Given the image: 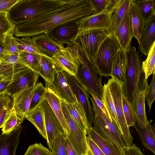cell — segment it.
I'll use <instances>...</instances> for the list:
<instances>
[{"instance_id": "41", "label": "cell", "mask_w": 155, "mask_h": 155, "mask_svg": "<svg viewBox=\"0 0 155 155\" xmlns=\"http://www.w3.org/2000/svg\"><path fill=\"white\" fill-rule=\"evenodd\" d=\"M16 26V24L9 19L8 14L0 12V39L14 30Z\"/></svg>"}, {"instance_id": "7", "label": "cell", "mask_w": 155, "mask_h": 155, "mask_svg": "<svg viewBox=\"0 0 155 155\" xmlns=\"http://www.w3.org/2000/svg\"><path fill=\"white\" fill-rule=\"evenodd\" d=\"M112 34L110 30L94 29L79 31L73 41L84 53L89 60L93 61L101 45Z\"/></svg>"}, {"instance_id": "42", "label": "cell", "mask_w": 155, "mask_h": 155, "mask_svg": "<svg viewBox=\"0 0 155 155\" xmlns=\"http://www.w3.org/2000/svg\"><path fill=\"white\" fill-rule=\"evenodd\" d=\"M12 96L7 94H0V128L2 127L4 118L12 106Z\"/></svg>"}, {"instance_id": "30", "label": "cell", "mask_w": 155, "mask_h": 155, "mask_svg": "<svg viewBox=\"0 0 155 155\" xmlns=\"http://www.w3.org/2000/svg\"><path fill=\"white\" fill-rule=\"evenodd\" d=\"M131 1L120 0L114 11L110 31L112 34L115 36L122 21L128 11Z\"/></svg>"}, {"instance_id": "47", "label": "cell", "mask_w": 155, "mask_h": 155, "mask_svg": "<svg viewBox=\"0 0 155 155\" xmlns=\"http://www.w3.org/2000/svg\"><path fill=\"white\" fill-rule=\"evenodd\" d=\"M95 8L96 13L104 10L109 5L112 0H91Z\"/></svg>"}, {"instance_id": "29", "label": "cell", "mask_w": 155, "mask_h": 155, "mask_svg": "<svg viewBox=\"0 0 155 155\" xmlns=\"http://www.w3.org/2000/svg\"><path fill=\"white\" fill-rule=\"evenodd\" d=\"M67 104L71 116L82 130L87 134L90 128L85 112L81 104L77 101L74 104Z\"/></svg>"}, {"instance_id": "3", "label": "cell", "mask_w": 155, "mask_h": 155, "mask_svg": "<svg viewBox=\"0 0 155 155\" xmlns=\"http://www.w3.org/2000/svg\"><path fill=\"white\" fill-rule=\"evenodd\" d=\"M70 45L81 63L75 77L89 94L91 92H93L101 99L103 94L101 77L98 78V74L94 65L84 51L73 44Z\"/></svg>"}, {"instance_id": "4", "label": "cell", "mask_w": 155, "mask_h": 155, "mask_svg": "<svg viewBox=\"0 0 155 155\" xmlns=\"http://www.w3.org/2000/svg\"><path fill=\"white\" fill-rule=\"evenodd\" d=\"M127 67L124 81L123 83L125 95L130 102L133 97L148 84L141 87L142 66L139 53L135 47L131 46L127 52Z\"/></svg>"}, {"instance_id": "36", "label": "cell", "mask_w": 155, "mask_h": 155, "mask_svg": "<svg viewBox=\"0 0 155 155\" xmlns=\"http://www.w3.org/2000/svg\"><path fill=\"white\" fill-rule=\"evenodd\" d=\"M141 66L146 80H147L150 75L155 73V41L150 50L146 59L142 63Z\"/></svg>"}, {"instance_id": "35", "label": "cell", "mask_w": 155, "mask_h": 155, "mask_svg": "<svg viewBox=\"0 0 155 155\" xmlns=\"http://www.w3.org/2000/svg\"><path fill=\"white\" fill-rule=\"evenodd\" d=\"M103 90V97L101 100L107 110L110 118L112 120H114L119 127L113 100L107 84H104Z\"/></svg>"}, {"instance_id": "50", "label": "cell", "mask_w": 155, "mask_h": 155, "mask_svg": "<svg viewBox=\"0 0 155 155\" xmlns=\"http://www.w3.org/2000/svg\"><path fill=\"white\" fill-rule=\"evenodd\" d=\"M122 152L124 155H145L135 144L129 147H125L123 149Z\"/></svg>"}, {"instance_id": "22", "label": "cell", "mask_w": 155, "mask_h": 155, "mask_svg": "<svg viewBox=\"0 0 155 155\" xmlns=\"http://www.w3.org/2000/svg\"><path fill=\"white\" fill-rule=\"evenodd\" d=\"M155 41V15H153L145 25L139 43V49L147 55L150 50Z\"/></svg>"}, {"instance_id": "26", "label": "cell", "mask_w": 155, "mask_h": 155, "mask_svg": "<svg viewBox=\"0 0 155 155\" xmlns=\"http://www.w3.org/2000/svg\"><path fill=\"white\" fill-rule=\"evenodd\" d=\"M128 12L131 21L133 37L137 40L139 43L144 28L145 23L139 7L134 0H131Z\"/></svg>"}, {"instance_id": "28", "label": "cell", "mask_w": 155, "mask_h": 155, "mask_svg": "<svg viewBox=\"0 0 155 155\" xmlns=\"http://www.w3.org/2000/svg\"><path fill=\"white\" fill-rule=\"evenodd\" d=\"M25 119L31 122L39 133L47 140L44 115L40 105L29 110L25 114Z\"/></svg>"}, {"instance_id": "32", "label": "cell", "mask_w": 155, "mask_h": 155, "mask_svg": "<svg viewBox=\"0 0 155 155\" xmlns=\"http://www.w3.org/2000/svg\"><path fill=\"white\" fill-rule=\"evenodd\" d=\"M12 31L0 39V56L6 54H18L19 51Z\"/></svg>"}, {"instance_id": "33", "label": "cell", "mask_w": 155, "mask_h": 155, "mask_svg": "<svg viewBox=\"0 0 155 155\" xmlns=\"http://www.w3.org/2000/svg\"><path fill=\"white\" fill-rule=\"evenodd\" d=\"M151 121H148L147 127L144 128L140 127L137 122L134 127L140 136L143 146L155 155V140L150 130Z\"/></svg>"}, {"instance_id": "6", "label": "cell", "mask_w": 155, "mask_h": 155, "mask_svg": "<svg viewBox=\"0 0 155 155\" xmlns=\"http://www.w3.org/2000/svg\"><path fill=\"white\" fill-rule=\"evenodd\" d=\"M121 49L116 37L112 34L102 43L92 61L100 77L111 76L114 60Z\"/></svg>"}, {"instance_id": "44", "label": "cell", "mask_w": 155, "mask_h": 155, "mask_svg": "<svg viewBox=\"0 0 155 155\" xmlns=\"http://www.w3.org/2000/svg\"><path fill=\"white\" fill-rule=\"evenodd\" d=\"M50 152L41 143H35L29 146L24 155H50Z\"/></svg>"}, {"instance_id": "9", "label": "cell", "mask_w": 155, "mask_h": 155, "mask_svg": "<svg viewBox=\"0 0 155 155\" xmlns=\"http://www.w3.org/2000/svg\"><path fill=\"white\" fill-rule=\"evenodd\" d=\"M120 0H112L109 5L103 11L78 20L77 23L79 31L99 29H107L110 31L113 13Z\"/></svg>"}, {"instance_id": "43", "label": "cell", "mask_w": 155, "mask_h": 155, "mask_svg": "<svg viewBox=\"0 0 155 155\" xmlns=\"http://www.w3.org/2000/svg\"><path fill=\"white\" fill-rule=\"evenodd\" d=\"M65 136L60 134L55 138L52 151L54 155H67Z\"/></svg>"}, {"instance_id": "37", "label": "cell", "mask_w": 155, "mask_h": 155, "mask_svg": "<svg viewBox=\"0 0 155 155\" xmlns=\"http://www.w3.org/2000/svg\"><path fill=\"white\" fill-rule=\"evenodd\" d=\"M122 105L124 114L127 126L134 127L137 122L136 117L131 102L125 93L122 97Z\"/></svg>"}, {"instance_id": "34", "label": "cell", "mask_w": 155, "mask_h": 155, "mask_svg": "<svg viewBox=\"0 0 155 155\" xmlns=\"http://www.w3.org/2000/svg\"><path fill=\"white\" fill-rule=\"evenodd\" d=\"M15 38L17 41L18 48L20 51L38 54L48 58H51L43 52L38 48L31 38L27 37L20 38L17 37H15Z\"/></svg>"}, {"instance_id": "51", "label": "cell", "mask_w": 155, "mask_h": 155, "mask_svg": "<svg viewBox=\"0 0 155 155\" xmlns=\"http://www.w3.org/2000/svg\"><path fill=\"white\" fill-rule=\"evenodd\" d=\"M90 94L91 95V97H92L96 105L101 109L107 116L109 118L107 110L101 100L93 92H91Z\"/></svg>"}, {"instance_id": "17", "label": "cell", "mask_w": 155, "mask_h": 155, "mask_svg": "<svg viewBox=\"0 0 155 155\" xmlns=\"http://www.w3.org/2000/svg\"><path fill=\"white\" fill-rule=\"evenodd\" d=\"M37 84L32 86H27L12 96L13 99L12 107L15 109L17 114L23 120L25 119V114L29 110Z\"/></svg>"}, {"instance_id": "8", "label": "cell", "mask_w": 155, "mask_h": 155, "mask_svg": "<svg viewBox=\"0 0 155 155\" xmlns=\"http://www.w3.org/2000/svg\"><path fill=\"white\" fill-rule=\"evenodd\" d=\"M110 91L114 102L116 113L123 140L125 146L133 145V138L124 117L122 105V97L124 94L123 83L111 77L107 83Z\"/></svg>"}, {"instance_id": "52", "label": "cell", "mask_w": 155, "mask_h": 155, "mask_svg": "<svg viewBox=\"0 0 155 155\" xmlns=\"http://www.w3.org/2000/svg\"><path fill=\"white\" fill-rule=\"evenodd\" d=\"M65 141L67 155H78L67 135L65 137ZM89 155H91L89 153Z\"/></svg>"}, {"instance_id": "19", "label": "cell", "mask_w": 155, "mask_h": 155, "mask_svg": "<svg viewBox=\"0 0 155 155\" xmlns=\"http://www.w3.org/2000/svg\"><path fill=\"white\" fill-rule=\"evenodd\" d=\"M31 38L38 48L51 58L65 48L64 45L53 40L49 34H43Z\"/></svg>"}, {"instance_id": "12", "label": "cell", "mask_w": 155, "mask_h": 155, "mask_svg": "<svg viewBox=\"0 0 155 155\" xmlns=\"http://www.w3.org/2000/svg\"><path fill=\"white\" fill-rule=\"evenodd\" d=\"M64 74L71 90L77 100L81 104L85 112L89 128L92 127L94 119L92 107L90 101V96L75 76L64 71Z\"/></svg>"}, {"instance_id": "5", "label": "cell", "mask_w": 155, "mask_h": 155, "mask_svg": "<svg viewBox=\"0 0 155 155\" xmlns=\"http://www.w3.org/2000/svg\"><path fill=\"white\" fill-rule=\"evenodd\" d=\"M90 99L94 114L92 127L102 137L122 150L126 146L119 127L114 120H112L96 105L91 97Z\"/></svg>"}, {"instance_id": "13", "label": "cell", "mask_w": 155, "mask_h": 155, "mask_svg": "<svg viewBox=\"0 0 155 155\" xmlns=\"http://www.w3.org/2000/svg\"><path fill=\"white\" fill-rule=\"evenodd\" d=\"M53 61L63 71L75 76L80 62L74 51L69 46L61 50L51 58Z\"/></svg>"}, {"instance_id": "46", "label": "cell", "mask_w": 155, "mask_h": 155, "mask_svg": "<svg viewBox=\"0 0 155 155\" xmlns=\"http://www.w3.org/2000/svg\"><path fill=\"white\" fill-rule=\"evenodd\" d=\"M146 98L150 110L152 104L155 100V73L153 74V77L150 84L149 86Z\"/></svg>"}, {"instance_id": "39", "label": "cell", "mask_w": 155, "mask_h": 155, "mask_svg": "<svg viewBox=\"0 0 155 155\" xmlns=\"http://www.w3.org/2000/svg\"><path fill=\"white\" fill-rule=\"evenodd\" d=\"M153 2L154 0H134L139 7L145 25L153 15Z\"/></svg>"}, {"instance_id": "18", "label": "cell", "mask_w": 155, "mask_h": 155, "mask_svg": "<svg viewBox=\"0 0 155 155\" xmlns=\"http://www.w3.org/2000/svg\"><path fill=\"white\" fill-rule=\"evenodd\" d=\"M148 87V84L133 97L131 102L136 117L137 123L142 128H146L148 122L145 108V100Z\"/></svg>"}, {"instance_id": "49", "label": "cell", "mask_w": 155, "mask_h": 155, "mask_svg": "<svg viewBox=\"0 0 155 155\" xmlns=\"http://www.w3.org/2000/svg\"><path fill=\"white\" fill-rule=\"evenodd\" d=\"M87 141L89 153L91 155H106L97 144L88 136Z\"/></svg>"}, {"instance_id": "40", "label": "cell", "mask_w": 155, "mask_h": 155, "mask_svg": "<svg viewBox=\"0 0 155 155\" xmlns=\"http://www.w3.org/2000/svg\"><path fill=\"white\" fill-rule=\"evenodd\" d=\"M46 90V87L44 86L41 82L37 84L35 88L29 110L40 105L41 103L45 100Z\"/></svg>"}, {"instance_id": "48", "label": "cell", "mask_w": 155, "mask_h": 155, "mask_svg": "<svg viewBox=\"0 0 155 155\" xmlns=\"http://www.w3.org/2000/svg\"><path fill=\"white\" fill-rule=\"evenodd\" d=\"M20 0H0V12L8 14L11 8Z\"/></svg>"}, {"instance_id": "54", "label": "cell", "mask_w": 155, "mask_h": 155, "mask_svg": "<svg viewBox=\"0 0 155 155\" xmlns=\"http://www.w3.org/2000/svg\"><path fill=\"white\" fill-rule=\"evenodd\" d=\"M150 130L151 134L155 140V123L153 125H151Z\"/></svg>"}, {"instance_id": "20", "label": "cell", "mask_w": 155, "mask_h": 155, "mask_svg": "<svg viewBox=\"0 0 155 155\" xmlns=\"http://www.w3.org/2000/svg\"><path fill=\"white\" fill-rule=\"evenodd\" d=\"M115 36L121 49L126 52H128L131 47V40L133 37L132 25L128 11L122 21Z\"/></svg>"}, {"instance_id": "45", "label": "cell", "mask_w": 155, "mask_h": 155, "mask_svg": "<svg viewBox=\"0 0 155 155\" xmlns=\"http://www.w3.org/2000/svg\"><path fill=\"white\" fill-rule=\"evenodd\" d=\"M19 63H21L18 54H6L0 56V66L12 65Z\"/></svg>"}, {"instance_id": "55", "label": "cell", "mask_w": 155, "mask_h": 155, "mask_svg": "<svg viewBox=\"0 0 155 155\" xmlns=\"http://www.w3.org/2000/svg\"><path fill=\"white\" fill-rule=\"evenodd\" d=\"M153 8V15H155V0H154Z\"/></svg>"}, {"instance_id": "14", "label": "cell", "mask_w": 155, "mask_h": 155, "mask_svg": "<svg viewBox=\"0 0 155 155\" xmlns=\"http://www.w3.org/2000/svg\"><path fill=\"white\" fill-rule=\"evenodd\" d=\"M39 75L30 68L27 67L11 79L6 94L12 96L27 86H32L37 83Z\"/></svg>"}, {"instance_id": "2", "label": "cell", "mask_w": 155, "mask_h": 155, "mask_svg": "<svg viewBox=\"0 0 155 155\" xmlns=\"http://www.w3.org/2000/svg\"><path fill=\"white\" fill-rule=\"evenodd\" d=\"M67 0H20L8 13L10 20L16 25L46 12L57 9Z\"/></svg>"}, {"instance_id": "27", "label": "cell", "mask_w": 155, "mask_h": 155, "mask_svg": "<svg viewBox=\"0 0 155 155\" xmlns=\"http://www.w3.org/2000/svg\"><path fill=\"white\" fill-rule=\"evenodd\" d=\"M127 52L122 49L117 54L113 65L111 76L124 82L127 67Z\"/></svg>"}, {"instance_id": "24", "label": "cell", "mask_w": 155, "mask_h": 155, "mask_svg": "<svg viewBox=\"0 0 155 155\" xmlns=\"http://www.w3.org/2000/svg\"><path fill=\"white\" fill-rule=\"evenodd\" d=\"M46 87H47V90L45 99L48 102L59 120L64 130L66 135H67L69 137L71 135L70 132L66 123L62 110L61 99L51 88L47 86Z\"/></svg>"}, {"instance_id": "1", "label": "cell", "mask_w": 155, "mask_h": 155, "mask_svg": "<svg viewBox=\"0 0 155 155\" xmlns=\"http://www.w3.org/2000/svg\"><path fill=\"white\" fill-rule=\"evenodd\" d=\"M96 13L91 0H67L61 7L16 25L14 35L16 37H32L48 34L62 23L78 21Z\"/></svg>"}, {"instance_id": "16", "label": "cell", "mask_w": 155, "mask_h": 155, "mask_svg": "<svg viewBox=\"0 0 155 155\" xmlns=\"http://www.w3.org/2000/svg\"><path fill=\"white\" fill-rule=\"evenodd\" d=\"M45 84L46 86L51 88L67 103L74 104L77 101L76 97L67 82L64 71L57 72L55 73L52 84Z\"/></svg>"}, {"instance_id": "10", "label": "cell", "mask_w": 155, "mask_h": 155, "mask_svg": "<svg viewBox=\"0 0 155 155\" xmlns=\"http://www.w3.org/2000/svg\"><path fill=\"white\" fill-rule=\"evenodd\" d=\"M61 104L64 116L70 132V137H68L74 149L78 155H89L87 134L82 130L71 116L66 103L61 99Z\"/></svg>"}, {"instance_id": "25", "label": "cell", "mask_w": 155, "mask_h": 155, "mask_svg": "<svg viewBox=\"0 0 155 155\" xmlns=\"http://www.w3.org/2000/svg\"><path fill=\"white\" fill-rule=\"evenodd\" d=\"M87 135L106 155H124L122 149L114 143L107 141L101 137L92 127L87 131Z\"/></svg>"}, {"instance_id": "31", "label": "cell", "mask_w": 155, "mask_h": 155, "mask_svg": "<svg viewBox=\"0 0 155 155\" xmlns=\"http://www.w3.org/2000/svg\"><path fill=\"white\" fill-rule=\"evenodd\" d=\"M23 120L17 114L15 109L12 107L6 114L0 128L3 134L10 133L21 125Z\"/></svg>"}, {"instance_id": "23", "label": "cell", "mask_w": 155, "mask_h": 155, "mask_svg": "<svg viewBox=\"0 0 155 155\" xmlns=\"http://www.w3.org/2000/svg\"><path fill=\"white\" fill-rule=\"evenodd\" d=\"M33 54L40 64V70L38 74L44 79L45 84H52L55 73L63 71L54 63L51 58H48L38 54Z\"/></svg>"}, {"instance_id": "15", "label": "cell", "mask_w": 155, "mask_h": 155, "mask_svg": "<svg viewBox=\"0 0 155 155\" xmlns=\"http://www.w3.org/2000/svg\"><path fill=\"white\" fill-rule=\"evenodd\" d=\"M78 21L60 24L52 29L48 34L58 43L63 45L71 44L79 32Z\"/></svg>"}, {"instance_id": "38", "label": "cell", "mask_w": 155, "mask_h": 155, "mask_svg": "<svg viewBox=\"0 0 155 155\" xmlns=\"http://www.w3.org/2000/svg\"><path fill=\"white\" fill-rule=\"evenodd\" d=\"M18 56L21 63L25 65L34 72L38 74L40 70V64L33 54L20 51Z\"/></svg>"}, {"instance_id": "56", "label": "cell", "mask_w": 155, "mask_h": 155, "mask_svg": "<svg viewBox=\"0 0 155 155\" xmlns=\"http://www.w3.org/2000/svg\"><path fill=\"white\" fill-rule=\"evenodd\" d=\"M50 155H54L53 152L52 151H51Z\"/></svg>"}, {"instance_id": "53", "label": "cell", "mask_w": 155, "mask_h": 155, "mask_svg": "<svg viewBox=\"0 0 155 155\" xmlns=\"http://www.w3.org/2000/svg\"><path fill=\"white\" fill-rule=\"evenodd\" d=\"M10 81V80H0V94L7 93V87Z\"/></svg>"}, {"instance_id": "21", "label": "cell", "mask_w": 155, "mask_h": 155, "mask_svg": "<svg viewBox=\"0 0 155 155\" xmlns=\"http://www.w3.org/2000/svg\"><path fill=\"white\" fill-rule=\"evenodd\" d=\"M22 130L21 125L9 134H1L0 137V155H16Z\"/></svg>"}, {"instance_id": "11", "label": "cell", "mask_w": 155, "mask_h": 155, "mask_svg": "<svg viewBox=\"0 0 155 155\" xmlns=\"http://www.w3.org/2000/svg\"><path fill=\"white\" fill-rule=\"evenodd\" d=\"M43 110L47 136V143L52 151L56 138L59 134L66 135L63 128L47 101L45 100L40 104Z\"/></svg>"}]
</instances>
